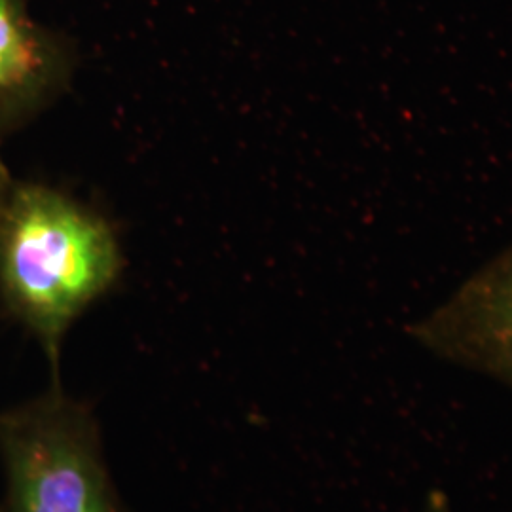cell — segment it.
Instances as JSON below:
<instances>
[{
    "mask_svg": "<svg viewBox=\"0 0 512 512\" xmlns=\"http://www.w3.org/2000/svg\"><path fill=\"white\" fill-rule=\"evenodd\" d=\"M122 268L109 224L42 184L14 183L0 211V300L57 370L65 332Z\"/></svg>",
    "mask_w": 512,
    "mask_h": 512,
    "instance_id": "1",
    "label": "cell"
},
{
    "mask_svg": "<svg viewBox=\"0 0 512 512\" xmlns=\"http://www.w3.org/2000/svg\"><path fill=\"white\" fill-rule=\"evenodd\" d=\"M4 512H122L92 410L59 382L0 412Z\"/></svg>",
    "mask_w": 512,
    "mask_h": 512,
    "instance_id": "2",
    "label": "cell"
},
{
    "mask_svg": "<svg viewBox=\"0 0 512 512\" xmlns=\"http://www.w3.org/2000/svg\"><path fill=\"white\" fill-rule=\"evenodd\" d=\"M440 361L512 389V245L408 327Z\"/></svg>",
    "mask_w": 512,
    "mask_h": 512,
    "instance_id": "3",
    "label": "cell"
},
{
    "mask_svg": "<svg viewBox=\"0 0 512 512\" xmlns=\"http://www.w3.org/2000/svg\"><path fill=\"white\" fill-rule=\"evenodd\" d=\"M71 54L31 18L25 0H0V139L63 92Z\"/></svg>",
    "mask_w": 512,
    "mask_h": 512,
    "instance_id": "4",
    "label": "cell"
},
{
    "mask_svg": "<svg viewBox=\"0 0 512 512\" xmlns=\"http://www.w3.org/2000/svg\"><path fill=\"white\" fill-rule=\"evenodd\" d=\"M421 512H454L452 499L442 488H431L423 497Z\"/></svg>",
    "mask_w": 512,
    "mask_h": 512,
    "instance_id": "5",
    "label": "cell"
},
{
    "mask_svg": "<svg viewBox=\"0 0 512 512\" xmlns=\"http://www.w3.org/2000/svg\"><path fill=\"white\" fill-rule=\"evenodd\" d=\"M12 186H14V181H12L6 165L2 164V160H0V211H2L4 203L8 200V194H10Z\"/></svg>",
    "mask_w": 512,
    "mask_h": 512,
    "instance_id": "6",
    "label": "cell"
}]
</instances>
